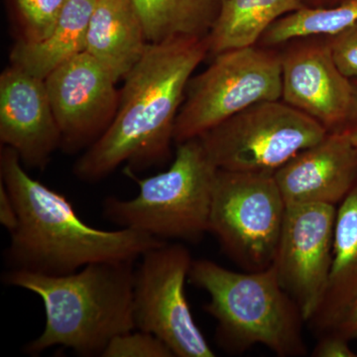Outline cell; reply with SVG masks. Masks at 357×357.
<instances>
[{
  "label": "cell",
  "mask_w": 357,
  "mask_h": 357,
  "mask_svg": "<svg viewBox=\"0 0 357 357\" xmlns=\"http://www.w3.org/2000/svg\"><path fill=\"white\" fill-rule=\"evenodd\" d=\"M208 53L206 38L148 44L143 57L124 77L114 121L77 160L75 176L91 184L124 163L130 171L165 161L188 84Z\"/></svg>",
  "instance_id": "6da1fadb"
},
{
  "label": "cell",
  "mask_w": 357,
  "mask_h": 357,
  "mask_svg": "<svg viewBox=\"0 0 357 357\" xmlns=\"http://www.w3.org/2000/svg\"><path fill=\"white\" fill-rule=\"evenodd\" d=\"M0 177L18 213L17 227L4 250L8 270L61 276L91 263L137 261L165 243L137 230L86 225L64 195L26 172L13 148L1 146Z\"/></svg>",
  "instance_id": "7a4b0ae2"
},
{
  "label": "cell",
  "mask_w": 357,
  "mask_h": 357,
  "mask_svg": "<svg viewBox=\"0 0 357 357\" xmlns=\"http://www.w3.org/2000/svg\"><path fill=\"white\" fill-rule=\"evenodd\" d=\"M135 262L91 263L61 276L4 272L2 283L34 293L43 302V332L25 345V354L38 356L62 347L79 356H102L112 338L135 330Z\"/></svg>",
  "instance_id": "3957f363"
},
{
  "label": "cell",
  "mask_w": 357,
  "mask_h": 357,
  "mask_svg": "<svg viewBox=\"0 0 357 357\" xmlns=\"http://www.w3.org/2000/svg\"><path fill=\"white\" fill-rule=\"evenodd\" d=\"M189 279L210 296L204 310L217 321L215 340L223 351L243 354L260 344L280 357L306 354V321L273 266L236 272L211 260H192Z\"/></svg>",
  "instance_id": "277c9868"
},
{
  "label": "cell",
  "mask_w": 357,
  "mask_h": 357,
  "mask_svg": "<svg viewBox=\"0 0 357 357\" xmlns=\"http://www.w3.org/2000/svg\"><path fill=\"white\" fill-rule=\"evenodd\" d=\"M218 169L199 138L177 144L172 165L164 172L135 178L139 192L130 199L103 201L105 220L161 241L196 243L208 229L211 195Z\"/></svg>",
  "instance_id": "5b68a950"
},
{
  "label": "cell",
  "mask_w": 357,
  "mask_h": 357,
  "mask_svg": "<svg viewBox=\"0 0 357 357\" xmlns=\"http://www.w3.org/2000/svg\"><path fill=\"white\" fill-rule=\"evenodd\" d=\"M286 210L274 173L218 169L208 232L244 271H262L273 264Z\"/></svg>",
  "instance_id": "8992f818"
},
{
  "label": "cell",
  "mask_w": 357,
  "mask_h": 357,
  "mask_svg": "<svg viewBox=\"0 0 357 357\" xmlns=\"http://www.w3.org/2000/svg\"><path fill=\"white\" fill-rule=\"evenodd\" d=\"M281 96V56L255 46L222 52L190 79L174 141L178 144L198 138L251 105Z\"/></svg>",
  "instance_id": "52a82bcc"
},
{
  "label": "cell",
  "mask_w": 357,
  "mask_h": 357,
  "mask_svg": "<svg viewBox=\"0 0 357 357\" xmlns=\"http://www.w3.org/2000/svg\"><path fill=\"white\" fill-rule=\"evenodd\" d=\"M328 129L287 103H255L199 136L213 163L230 172L275 173Z\"/></svg>",
  "instance_id": "ba28073f"
},
{
  "label": "cell",
  "mask_w": 357,
  "mask_h": 357,
  "mask_svg": "<svg viewBox=\"0 0 357 357\" xmlns=\"http://www.w3.org/2000/svg\"><path fill=\"white\" fill-rule=\"evenodd\" d=\"M135 269L133 319L135 330L160 338L175 357H213L185 292L192 259L183 244L164 243L140 257Z\"/></svg>",
  "instance_id": "9c48e42d"
},
{
  "label": "cell",
  "mask_w": 357,
  "mask_h": 357,
  "mask_svg": "<svg viewBox=\"0 0 357 357\" xmlns=\"http://www.w3.org/2000/svg\"><path fill=\"white\" fill-rule=\"evenodd\" d=\"M337 211V206L325 204H296L286 210L272 266L306 324L328 287Z\"/></svg>",
  "instance_id": "30bf717a"
},
{
  "label": "cell",
  "mask_w": 357,
  "mask_h": 357,
  "mask_svg": "<svg viewBox=\"0 0 357 357\" xmlns=\"http://www.w3.org/2000/svg\"><path fill=\"white\" fill-rule=\"evenodd\" d=\"M45 84L67 153L91 146L114 121L121 93L86 51L52 72Z\"/></svg>",
  "instance_id": "8fae6325"
},
{
  "label": "cell",
  "mask_w": 357,
  "mask_h": 357,
  "mask_svg": "<svg viewBox=\"0 0 357 357\" xmlns=\"http://www.w3.org/2000/svg\"><path fill=\"white\" fill-rule=\"evenodd\" d=\"M0 141L13 148L23 166L39 170L62 145L45 79L14 66L0 76Z\"/></svg>",
  "instance_id": "7c38bea8"
},
{
  "label": "cell",
  "mask_w": 357,
  "mask_h": 357,
  "mask_svg": "<svg viewBox=\"0 0 357 357\" xmlns=\"http://www.w3.org/2000/svg\"><path fill=\"white\" fill-rule=\"evenodd\" d=\"M284 102L316 119L328 132L351 116L356 88L333 61L328 44L298 46L281 56Z\"/></svg>",
  "instance_id": "4fadbf2b"
},
{
  "label": "cell",
  "mask_w": 357,
  "mask_h": 357,
  "mask_svg": "<svg viewBox=\"0 0 357 357\" xmlns=\"http://www.w3.org/2000/svg\"><path fill=\"white\" fill-rule=\"evenodd\" d=\"M288 206H338L357 182V146L345 130L331 131L274 173Z\"/></svg>",
  "instance_id": "5bb4252c"
},
{
  "label": "cell",
  "mask_w": 357,
  "mask_h": 357,
  "mask_svg": "<svg viewBox=\"0 0 357 357\" xmlns=\"http://www.w3.org/2000/svg\"><path fill=\"white\" fill-rule=\"evenodd\" d=\"M148 44L132 0H96L84 51L107 70L115 83L139 62Z\"/></svg>",
  "instance_id": "9a60e30c"
},
{
  "label": "cell",
  "mask_w": 357,
  "mask_h": 357,
  "mask_svg": "<svg viewBox=\"0 0 357 357\" xmlns=\"http://www.w3.org/2000/svg\"><path fill=\"white\" fill-rule=\"evenodd\" d=\"M357 298V182L337 206L333 261L325 296L310 319L319 337L330 332Z\"/></svg>",
  "instance_id": "2e32d148"
},
{
  "label": "cell",
  "mask_w": 357,
  "mask_h": 357,
  "mask_svg": "<svg viewBox=\"0 0 357 357\" xmlns=\"http://www.w3.org/2000/svg\"><path fill=\"white\" fill-rule=\"evenodd\" d=\"M96 0H68L50 33L38 42L21 38L10 53L11 66L45 79L86 50V31Z\"/></svg>",
  "instance_id": "e0dca14e"
},
{
  "label": "cell",
  "mask_w": 357,
  "mask_h": 357,
  "mask_svg": "<svg viewBox=\"0 0 357 357\" xmlns=\"http://www.w3.org/2000/svg\"><path fill=\"white\" fill-rule=\"evenodd\" d=\"M301 8L302 0H225L206 37L208 53L255 46L276 21Z\"/></svg>",
  "instance_id": "ac0fdd59"
},
{
  "label": "cell",
  "mask_w": 357,
  "mask_h": 357,
  "mask_svg": "<svg viewBox=\"0 0 357 357\" xmlns=\"http://www.w3.org/2000/svg\"><path fill=\"white\" fill-rule=\"evenodd\" d=\"M225 0H132L148 43L206 38Z\"/></svg>",
  "instance_id": "d6986e66"
},
{
  "label": "cell",
  "mask_w": 357,
  "mask_h": 357,
  "mask_svg": "<svg viewBox=\"0 0 357 357\" xmlns=\"http://www.w3.org/2000/svg\"><path fill=\"white\" fill-rule=\"evenodd\" d=\"M357 24V0L331 8H303L276 21L263 35L265 44L278 45L317 35H333Z\"/></svg>",
  "instance_id": "ffe728a7"
},
{
  "label": "cell",
  "mask_w": 357,
  "mask_h": 357,
  "mask_svg": "<svg viewBox=\"0 0 357 357\" xmlns=\"http://www.w3.org/2000/svg\"><path fill=\"white\" fill-rule=\"evenodd\" d=\"M23 25L22 39L38 42L50 33L68 0H14Z\"/></svg>",
  "instance_id": "44dd1931"
},
{
  "label": "cell",
  "mask_w": 357,
  "mask_h": 357,
  "mask_svg": "<svg viewBox=\"0 0 357 357\" xmlns=\"http://www.w3.org/2000/svg\"><path fill=\"white\" fill-rule=\"evenodd\" d=\"M102 357H175L160 338L144 331L121 333L110 340Z\"/></svg>",
  "instance_id": "7402d4cb"
},
{
  "label": "cell",
  "mask_w": 357,
  "mask_h": 357,
  "mask_svg": "<svg viewBox=\"0 0 357 357\" xmlns=\"http://www.w3.org/2000/svg\"><path fill=\"white\" fill-rule=\"evenodd\" d=\"M338 70L347 77H357V24L332 36L328 43Z\"/></svg>",
  "instance_id": "603a6c76"
},
{
  "label": "cell",
  "mask_w": 357,
  "mask_h": 357,
  "mask_svg": "<svg viewBox=\"0 0 357 357\" xmlns=\"http://www.w3.org/2000/svg\"><path fill=\"white\" fill-rule=\"evenodd\" d=\"M314 357H356V352L349 347V340L328 333L319 337L316 349L312 351Z\"/></svg>",
  "instance_id": "cb8c5ba5"
},
{
  "label": "cell",
  "mask_w": 357,
  "mask_h": 357,
  "mask_svg": "<svg viewBox=\"0 0 357 357\" xmlns=\"http://www.w3.org/2000/svg\"><path fill=\"white\" fill-rule=\"evenodd\" d=\"M328 333H335L344 340H351L357 338V298L347 307L337 324Z\"/></svg>",
  "instance_id": "d4e9b609"
},
{
  "label": "cell",
  "mask_w": 357,
  "mask_h": 357,
  "mask_svg": "<svg viewBox=\"0 0 357 357\" xmlns=\"http://www.w3.org/2000/svg\"><path fill=\"white\" fill-rule=\"evenodd\" d=\"M0 223L10 234L18 225V213L10 194L0 181Z\"/></svg>",
  "instance_id": "484cf974"
},
{
  "label": "cell",
  "mask_w": 357,
  "mask_h": 357,
  "mask_svg": "<svg viewBox=\"0 0 357 357\" xmlns=\"http://www.w3.org/2000/svg\"><path fill=\"white\" fill-rule=\"evenodd\" d=\"M351 124L349 128L344 129L349 134L351 142L357 146V91L356 89V98H354V107H352L351 116Z\"/></svg>",
  "instance_id": "4316f807"
}]
</instances>
